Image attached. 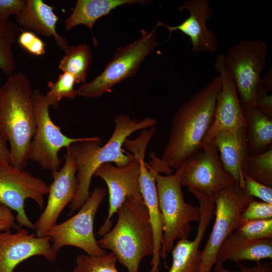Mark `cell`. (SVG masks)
Returning <instances> with one entry per match:
<instances>
[{"instance_id":"obj_12","label":"cell","mask_w":272,"mask_h":272,"mask_svg":"<svg viewBox=\"0 0 272 272\" xmlns=\"http://www.w3.org/2000/svg\"><path fill=\"white\" fill-rule=\"evenodd\" d=\"M235 182L224 169L216 146L204 145L184 162L180 183L207 196Z\"/></svg>"},{"instance_id":"obj_17","label":"cell","mask_w":272,"mask_h":272,"mask_svg":"<svg viewBox=\"0 0 272 272\" xmlns=\"http://www.w3.org/2000/svg\"><path fill=\"white\" fill-rule=\"evenodd\" d=\"M186 10L190 15L181 24L171 26L158 22V26L165 27L169 31H179L190 38L192 48L195 53H214L219 50L218 38L213 31L208 28L207 21L212 18L213 12L208 0H186L179 8Z\"/></svg>"},{"instance_id":"obj_25","label":"cell","mask_w":272,"mask_h":272,"mask_svg":"<svg viewBox=\"0 0 272 272\" xmlns=\"http://www.w3.org/2000/svg\"><path fill=\"white\" fill-rule=\"evenodd\" d=\"M64 50L65 54L58 68L73 75L76 84L86 83L87 71L92 58L90 46L86 44L69 45Z\"/></svg>"},{"instance_id":"obj_6","label":"cell","mask_w":272,"mask_h":272,"mask_svg":"<svg viewBox=\"0 0 272 272\" xmlns=\"http://www.w3.org/2000/svg\"><path fill=\"white\" fill-rule=\"evenodd\" d=\"M267 45L259 39H243L229 47L224 62L234 80L241 106L255 108L266 62Z\"/></svg>"},{"instance_id":"obj_2","label":"cell","mask_w":272,"mask_h":272,"mask_svg":"<svg viewBox=\"0 0 272 272\" xmlns=\"http://www.w3.org/2000/svg\"><path fill=\"white\" fill-rule=\"evenodd\" d=\"M221 88L218 76L178 108L160 159L166 166L176 170L201 149L213 121Z\"/></svg>"},{"instance_id":"obj_35","label":"cell","mask_w":272,"mask_h":272,"mask_svg":"<svg viewBox=\"0 0 272 272\" xmlns=\"http://www.w3.org/2000/svg\"><path fill=\"white\" fill-rule=\"evenodd\" d=\"M214 272H272L271 262H262L257 261L254 265L248 267L242 264H239L238 270H230L226 269L223 264L216 263L214 265Z\"/></svg>"},{"instance_id":"obj_14","label":"cell","mask_w":272,"mask_h":272,"mask_svg":"<svg viewBox=\"0 0 272 272\" xmlns=\"http://www.w3.org/2000/svg\"><path fill=\"white\" fill-rule=\"evenodd\" d=\"M64 160L62 167L52 172L53 181L48 186L46 207L34 224L38 237L46 236L49 230L57 224L61 212L71 203L76 193L78 181L76 161L67 150Z\"/></svg>"},{"instance_id":"obj_37","label":"cell","mask_w":272,"mask_h":272,"mask_svg":"<svg viewBox=\"0 0 272 272\" xmlns=\"http://www.w3.org/2000/svg\"><path fill=\"white\" fill-rule=\"evenodd\" d=\"M0 162L10 164L11 158L10 150L7 145V142L0 133Z\"/></svg>"},{"instance_id":"obj_39","label":"cell","mask_w":272,"mask_h":272,"mask_svg":"<svg viewBox=\"0 0 272 272\" xmlns=\"http://www.w3.org/2000/svg\"><path fill=\"white\" fill-rule=\"evenodd\" d=\"M55 272H61V271H59V270H57V271H55Z\"/></svg>"},{"instance_id":"obj_5","label":"cell","mask_w":272,"mask_h":272,"mask_svg":"<svg viewBox=\"0 0 272 272\" xmlns=\"http://www.w3.org/2000/svg\"><path fill=\"white\" fill-rule=\"evenodd\" d=\"M184 163L174 173L163 175L157 173L156 181L159 206L163 220L161 258L165 259L172 251L175 241L187 239L192 229L190 223L198 222L199 207L187 203L180 183Z\"/></svg>"},{"instance_id":"obj_38","label":"cell","mask_w":272,"mask_h":272,"mask_svg":"<svg viewBox=\"0 0 272 272\" xmlns=\"http://www.w3.org/2000/svg\"><path fill=\"white\" fill-rule=\"evenodd\" d=\"M12 228L15 229L14 226L11 223L5 220H0V232L11 230Z\"/></svg>"},{"instance_id":"obj_21","label":"cell","mask_w":272,"mask_h":272,"mask_svg":"<svg viewBox=\"0 0 272 272\" xmlns=\"http://www.w3.org/2000/svg\"><path fill=\"white\" fill-rule=\"evenodd\" d=\"M53 9L42 0H26L25 8L15 16V20L25 31L46 37L52 36L58 47L64 50L69 43L56 31L58 18Z\"/></svg>"},{"instance_id":"obj_7","label":"cell","mask_w":272,"mask_h":272,"mask_svg":"<svg viewBox=\"0 0 272 272\" xmlns=\"http://www.w3.org/2000/svg\"><path fill=\"white\" fill-rule=\"evenodd\" d=\"M215 220L202 251L198 272H211L223 241L243 223L242 215L253 197L236 182L222 189L213 196Z\"/></svg>"},{"instance_id":"obj_31","label":"cell","mask_w":272,"mask_h":272,"mask_svg":"<svg viewBox=\"0 0 272 272\" xmlns=\"http://www.w3.org/2000/svg\"><path fill=\"white\" fill-rule=\"evenodd\" d=\"M19 45L32 55L41 56L45 53V45L37 34L29 31L21 33L17 38Z\"/></svg>"},{"instance_id":"obj_13","label":"cell","mask_w":272,"mask_h":272,"mask_svg":"<svg viewBox=\"0 0 272 272\" xmlns=\"http://www.w3.org/2000/svg\"><path fill=\"white\" fill-rule=\"evenodd\" d=\"M140 164L135 156L126 165L118 167L111 163L100 165L94 175L102 179L106 183L109 194L108 215L97 234L103 236L111 230L112 218L128 197H133L144 202L139 184Z\"/></svg>"},{"instance_id":"obj_28","label":"cell","mask_w":272,"mask_h":272,"mask_svg":"<svg viewBox=\"0 0 272 272\" xmlns=\"http://www.w3.org/2000/svg\"><path fill=\"white\" fill-rule=\"evenodd\" d=\"M117 261L112 252L102 256L81 254L76 258L73 272H119Z\"/></svg>"},{"instance_id":"obj_23","label":"cell","mask_w":272,"mask_h":272,"mask_svg":"<svg viewBox=\"0 0 272 272\" xmlns=\"http://www.w3.org/2000/svg\"><path fill=\"white\" fill-rule=\"evenodd\" d=\"M241 108L250 156L263 153L272 148V116L256 108L241 106Z\"/></svg>"},{"instance_id":"obj_27","label":"cell","mask_w":272,"mask_h":272,"mask_svg":"<svg viewBox=\"0 0 272 272\" xmlns=\"http://www.w3.org/2000/svg\"><path fill=\"white\" fill-rule=\"evenodd\" d=\"M244 173L257 182L272 187V148L263 153L249 156Z\"/></svg>"},{"instance_id":"obj_15","label":"cell","mask_w":272,"mask_h":272,"mask_svg":"<svg viewBox=\"0 0 272 272\" xmlns=\"http://www.w3.org/2000/svg\"><path fill=\"white\" fill-rule=\"evenodd\" d=\"M48 236L38 237L21 228L16 233L11 230L0 232V272H13L22 262L34 256H42L50 262L58 255Z\"/></svg>"},{"instance_id":"obj_36","label":"cell","mask_w":272,"mask_h":272,"mask_svg":"<svg viewBox=\"0 0 272 272\" xmlns=\"http://www.w3.org/2000/svg\"><path fill=\"white\" fill-rule=\"evenodd\" d=\"M0 220L9 222L14 226L17 231L21 229L15 223V217L12 210L2 205H0Z\"/></svg>"},{"instance_id":"obj_29","label":"cell","mask_w":272,"mask_h":272,"mask_svg":"<svg viewBox=\"0 0 272 272\" xmlns=\"http://www.w3.org/2000/svg\"><path fill=\"white\" fill-rule=\"evenodd\" d=\"M75 83L74 76L66 72L60 74L54 83L49 81L48 87L50 90L45 95L51 106L57 107L59 102L63 98L69 99L75 98L77 96L76 90L74 89Z\"/></svg>"},{"instance_id":"obj_30","label":"cell","mask_w":272,"mask_h":272,"mask_svg":"<svg viewBox=\"0 0 272 272\" xmlns=\"http://www.w3.org/2000/svg\"><path fill=\"white\" fill-rule=\"evenodd\" d=\"M233 233L252 239L272 238V219L245 221Z\"/></svg>"},{"instance_id":"obj_9","label":"cell","mask_w":272,"mask_h":272,"mask_svg":"<svg viewBox=\"0 0 272 272\" xmlns=\"http://www.w3.org/2000/svg\"><path fill=\"white\" fill-rule=\"evenodd\" d=\"M106 195L105 187L94 188L76 214L49 230L46 236L51 238L55 251L58 253L62 247L72 246L81 249L89 255L107 253L98 245L93 228L96 212Z\"/></svg>"},{"instance_id":"obj_1","label":"cell","mask_w":272,"mask_h":272,"mask_svg":"<svg viewBox=\"0 0 272 272\" xmlns=\"http://www.w3.org/2000/svg\"><path fill=\"white\" fill-rule=\"evenodd\" d=\"M114 123L113 132L104 146H101L102 141L99 137H94L85 138L66 149L74 157L77 166L78 186L70 205L69 215L79 210L89 197L92 178L96 169L107 163H114L118 167L128 164L133 156L123 152L125 140L136 131L156 126L157 121L151 117L135 119L121 114L115 117Z\"/></svg>"},{"instance_id":"obj_22","label":"cell","mask_w":272,"mask_h":272,"mask_svg":"<svg viewBox=\"0 0 272 272\" xmlns=\"http://www.w3.org/2000/svg\"><path fill=\"white\" fill-rule=\"evenodd\" d=\"M272 258V238L252 239L233 233L222 243L216 263L229 260L238 263L244 260L259 261Z\"/></svg>"},{"instance_id":"obj_8","label":"cell","mask_w":272,"mask_h":272,"mask_svg":"<svg viewBox=\"0 0 272 272\" xmlns=\"http://www.w3.org/2000/svg\"><path fill=\"white\" fill-rule=\"evenodd\" d=\"M158 24L150 32L141 31V37L129 45L118 48L103 72L91 82L76 90L77 96L98 98L111 92V88L135 75L145 57L157 46Z\"/></svg>"},{"instance_id":"obj_32","label":"cell","mask_w":272,"mask_h":272,"mask_svg":"<svg viewBox=\"0 0 272 272\" xmlns=\"http://www.w3.org/2000/svg\"><path fill=\"white\" fill-rule=\"evenodd\" d=\"M272 219V204L251 200L242 215L244 221Z\"/></svg>"},{"instance_id":"obj_4","label":"cell","mask_w":272,"mask_h":272,"mask_svg":"<svg viewBox=\"0 0 272 272\" xmlns=\"http://www.w3.org/2000/svg\"><path fill=\"white\" fill-rule=\"evenodd\" d=\"M114 227L97 240L103 249L112 251L128 272H139L142 260L152 256L153 232L144 202L128 197L118 209Z\"/></svg>"},{"instance_id":"obj_26","label":"cell","mask_w":272,"mask_h":272,"mask_svg":"<svg viewBox=\"0 0 272 272\" xmlns=\"http://www.w3.org/2000/svg\"><path fill=\"white\" fill-rule=\"evenodd\" d=\"M20 30L19 26L9 20L0 22V70L8 76L15 69L13 46Z\"/></svg>"},{"instance_id":"obj_16","label":"cell","mask_w":272,"mask_h":272,"mask_svg":"<svg viewBox=\"0 0 272 272\" xmlns=\"http://www.w3.org/2000/svg\"><path fill=\"white\" fill-rule=\"evenodd\" d=\"M214 65L220 74L221 88L212 124L201 146L211 144L215 135L221 130L236 129L246 126L235 83L225 64L224 55H218Z\"/></svg>"},{"instance_id":"obj_3","label":"cell","mask_w":272,"mask_h":272,"mask_svg":"<svg viewBox=\"0 0 272 272\" xmlns=\"http://www.w3.org/2000/svg\"><path fill=\"white\" fill-rule=\"evenodd\" d=\"M36 130L33 90L23 73L8 76L0 87V133L10 144L11 164L24 170L30 143Z\"/></svg>"},{"instance_id":"obj_33","label":"cell","mask_w":272,"mask_h":272,"mask_svg":"<svg viewBox=\"0 0 272 272\" xmlns=\"http://www.w3.org/2000/svg\"><path fill=\"white\" fill-rule=\"evenodd\" d=\"M243 177L244 189L249 195L256 197L264 202L272 204V187L257 182L245 173H243Z\"/></svg>"},{"instance_id":"obj_19","label":"cell","mask_w":272,"mask_h":272,"mask_svg":"<svg viewBox=\"0 0 272 272\" xmlns=\"http://www.w3.org/2000/svg\"><path fill=\"white\" fill-rule=\"evenodd\" d=\"M212 143L216 146L220 153L224 169L240 187L244 189L243 173L250 156L245 126L233 130H221L215 135Z\"/></svg>"},{"instance_id":"obj_34","label":"cell","mask_w":272,"mask_h":272,"mask_svg":"<svg viewBox=\"0 0 272 272\" xmlns=\"http://www.w3.org/2000/svg\"><path fill=\"white\" fill-rule=\"evenodd\" d=\"M26 0H0V22L9 20L25 7Z\"/></svg>"},{"instance_id":"obj_24","label":"cell","mask_w":272,"mask_h":272,"mask_svg":"<svg viewBox=\"0 0 272 272\" xmlns=\"http://www.w3.org/2000/svg\"><path fill=\"white\" fill-rule=\"evenodd\" d=\"M145 0H78L70 16L64 21L65 29L69 31L74 27L83 24L91 31L96 21L109 14L115 8L125 4L145 5Z\"/></svg>"},{"instance_id":"obj_10","label":"cell","mask_w":272,"mask_h":272,"mask_svg":"<svg viewBox=\"0 0 272 272\" xmlns=\"http://www.w3.org/2000/svg\"><path fill=\"white\" fill-rule=\"evenodd\" d=\"M33 100L36 130L30 143L29 159L53 172L58 170L61 165L58 155L60 150L85 138H71L62 133L50 117L49 100L39 90H33Z\"/></svg>"},{"instance_id":"obj_11","label":"cell","mask_w":272,"mask_h":272,"mask_svg":"<svg viewBox=\"0 0 272 272\" xmlns=\"http://www.w3.org/2000/svg\"><path fill=\"white\" fill-rule=\"evenodd\" d=\"M48 193V186L44 180L11 164L0 162V205L16 212L19 226L35 230L25 211V202L31 199L43 210L44 197Z\"/></svg>"},{"instance_id":"obj_20","label":"cell","mask_w":272,"mask_h":272,"mask_svg":"<svg viewBox=\"0 0 272 272\" xmlns=\"http://www.w3.org/2000/svg\"><path fill=\"white\" fill-rule=\"evenodd\" d=\"M140 164L139 184L145 205L148 210L151 226L154 251L149 272H159L161 259V249L163 233V220L160 210L156 175L157 173L145 159H139Z\"/></svg>"},{"instance_id":"obj_18","label":"cell","mask_w":272,"mask_h":272,"mask_svg":"<svg viewBox=\"0 0 272 272\" xmlns=\"http://www.w3.org/2000/svg\"><path fill=\"white\" fill-rule=\"evenodd\" d=\"M190 192L197 198L200 213L196 236L192 240H177L172 250V262L168 272H198L201 251L199 245L215 214V204L213 196L205 195L191 189Z\"/></svg>"}]
</instances>
